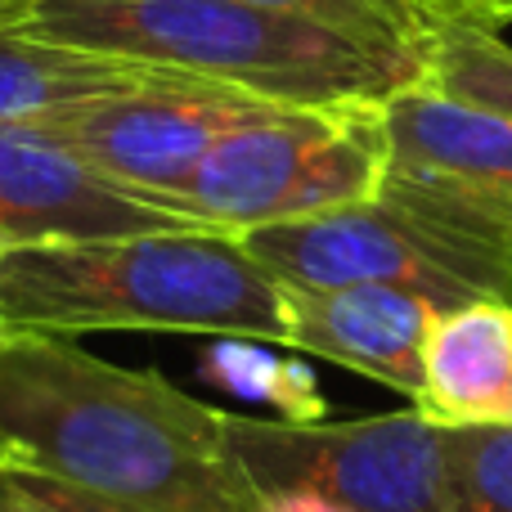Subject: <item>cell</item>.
<instances>
[{"label":"cell","instance_id":"d6986e66","mask_svg":"<svg viewBox=\"0 0 512 512\" xmlns=\"http://www.w3.org/2000/svg\"><path fill=\"white\" fill-rule=\"evenodd\" d=\"M261 508L265 512H355L337 499L319 495V490H301V486H288V490H265L261 495Z\"/></svg>","mask_w":512,"mask_h":512},{"label":"cell","instance_id":"277c9868","mask_svg":"<svg viewBox=\"0 0 512 512\" xmlns=\"http://www.w3.org/2000/svg\"><path fill=\"white\" fill-rule=\"evenodd\" d=\"M243 248L288 288H405L454 310L468 301H512V248L472 230L441 198L387 171L378 198L306 221L243 234Z\"/></svg>","mask_w":512,"mask_h":512},{"label":"cell","instance_id":"5b68a950","mask_svg":"<svg viewBox=\"0 0 512 512\" xmlns=\"http://www.w3.org/2000/svg\"><path fill=\"white\" fill-rule=\"evenodd\" d=\"M387 140L378 108H270L212 144L176 212L194 230L243 239L265 225L378 198Z\"/></svg>","mask_w":512,"mask_h":512},{"label":"cell","instance_id":"ba28073f","mask_svg":"<svg viewBox=\"0 0 512 512\" xmlns=\"http://www.w3.org/2000/svg\"><path fill=\"white\" fill-rule=\"evenodd\" d=\"M153 230L194 225L99 176L36 122H0V252Z\"/></svg>","mask_w":512,"mask_h":512},{"label":"cell","instance_id":"8fae6325","mask_svg":"<svg viewBox=\"0 0 512 512\" xmlns=\"http://www.w3.org/2000/svg\"><path fill=\"white\" fill-rule=\"evenodd\" d=\"M414 409L436 427L512 423V301H468L432 319Z\"/></svg>","mask_w":512,"mask_h":512},{"label":"cell","instance_id":"7c38bea8","mask_svg":"<svg viewBox=\"0 0 512 512\" xmlns=\"http://www.w3.org/2000/svg\"><path fill=\"white\" fill-rule=\"evenodd\" d=\"M158 77V68L54 45L23 27H0V122H41L59 108L117 95Z\"/></svg>","mask_w":512,"mask_h":512},{"label":"cell","instance_id":"2e32d148","mask_svg":"<svg viewBox=\"0 0 512 512\" xmlns=\"http://www.w3.org/2000/svg\"><path fill=\"white\" fill-rule=\"evenodd\" d=\"M243 5L297 14L310 18V23L337 27V32L355 36V41L414 50V54H427V45L436 36V27L418 14L414 0H243Z\"/></svg>","mask_w":512,"mask_h":512},{"label":"cell","instance_id":"6da1fadb","mask_svg":"<svg viewBox=\"0 0 512 512\" xmlns=\"http://www.w3.org/2000/svg\"><path fill=\"white\" fill-rule=\"evenodd\" d=\"M225 409L68 337H0V459L131 512H265Z\"/></svg>","mask_w":512,"mask_h":512},{"label":"cell","instance_id":"30bf717a","mask_svg":"<svg viewBox=\"0 0 512 512\" xmlns=\"http://www.w3.org/2000/svg\"><path fill=\"white\" fill-rule=\"evenodd\" d=\"M288 346L355 369L400 396L423 391V351L441 310L418 292L355 283V288H288Z\"/></svg>","mask_w":512,"mask_h":512},{"label":"cell","instance_id":"3957f363","mask_svg":"<svg viewBox=\"0 0 512 512\" xmlns=\"http://www.w3.org/2000/svg\"><path fill=\"white\" fill-rule=\"evenodd\" d=\"M23 32L283 108H378L427 77V54L243 0H41Z\"/></svg>","mask_w":512,"mask_h":512},{"label":"cell","instance_id":"e0dca14e","mask_svg":"<svg viewBox=\"0 0 512 512\" xmlns=\"http://www.w3.org/2000/svg\"><path fill=\"white\" fill-rule=\"evenodd\" d=\"M0 512H131L122 504H108L99 495L54 481L45 472L14 468L0 459Z\"/></svg>","mask_w":512,"mask_h":512},{"label":"cell","instance_id":"52a82bcc","mask_svg":"<svg viewBox=\"0 0 512 512\" xmlns=\"http://www.w3.org/2000/svg\"><path fill=\"white\" fill-rule=\"evenodd\" d=\"M270 108L283 104H265V99L216 86V81L158 72L131 90L59 108L36 126L63 140L113 185L180 216L176 198L198 171V162L212 153V144L265 117Z\"/></svg>","mask_w":512,"mask_h":512},{"label":"cell","instance_id":"9a60e30c","mask_svg":"<svg viewBox=\"0 0 512 512\" xmlns=\"http://www.w3.org/2000/svg\"><path fill=\"white\" fill-rule=\"evenodd\" d=\"M450 512H512V423L445 427Z\"/></svg>","mask_w":512,"mask_h":512},{"label":"cell","instance_id":"ac0fdd59","mask_svg":"<svg viewBox=\"0 0 512 512\" xmlns=\"http://www.w3.org/2000/svg\"><path fill=\"white\" fill-rule=\"evenodd\" d=\"M418 14L445 32V27H463V32H499L512 23V0H414Z\"/></svg>","mask_w":512,"mask_h":512},{"label":"cell","instance_id":"ffe728a7","mask_svg":"<svg viewBox=\"0 0 512 512\" xmlns=\"http://www.w3.org/2000/svg\"><path fill=\"white\" fill-rule=\"evenodd\" d=\"M41 0H0V27H23Z\"/></svg>","mask_w":512,"mask_h":512},{"label":"cell","instance_id":"9c48e42d","mask_svg":"<svg viewBox=\"0 0 512 512\" xmlns=\"http://www.w3.org/2000/svg\"><path fill=\"white\" fill-rule=\"evenodd\" d=\"M387 167L454 194L512 234V122L432 90L427 81L378 104Z\"/></svg>","mask_w":512,"mask_h":512},{"label":"cell","instance_id":"4fadbf2b","mask_svg":"<svg viewBox=\"0 0 512 512\" xmlns=\"http://www.w3.org/2000/svg\"><path fill=\"white\" fill-rule=\"evenodd\" d=\"M203 382L216 391L256 405H274L279 423H324V387L319 378L297 360H283L270 351V342H248V337H212L203 351Z\"/></svg>","mask_w":512,"mask_h":512},{"label":"cell","instance_id":"5bb4252c","mask_svg":"<svg viewBox=\"0 0 512 512\" xmlns=\"http://www.w3.org/2000/svg\"><path fill=\"white\" fill-rule=\"evenodd\" d=\"M427 86L512 122V45L499 32L445 27L427 45Z\"/></svg>","mask_w":512,"mask_h":512},{"label":"cell","instance_id":"7a4b0ae2","mask_svg":"<svg viewBox=\"0 0 512 512\" xmlns=\"http://www.w3.org/2000/svg\"><path fill=\"white\" fill-rule=\"evenodd\" d=\"M180 333L288 346L283 283L243 239L153 230L0 252V337Z\"/></svg>","mask_w":512,"mask_h":512},{"label":"cell","instance_id":"8992f818","mask_svg":"<svg viewBox=\"0 0 512 512\" xmlns=\"http://www.w3.org/2000/svg\"><path fill=\"white\" fill-rule=\"evenodd\" d=\"M230 450L261 490H319L355 512H450L445 427L418 409L351 423L225 418Z\"/></svg>","mask_w":512,"mask_h":512}]
</instances>
